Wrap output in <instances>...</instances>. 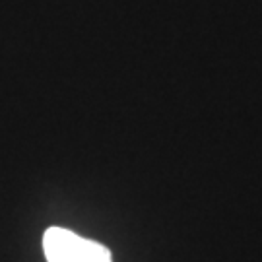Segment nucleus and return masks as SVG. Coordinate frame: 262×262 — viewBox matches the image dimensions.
Masks as SVG:
<instances>
[{"instance_id":"f257e3e1","label":"nucleus","mask_w":262,"mask_h":262,"mask_svg":"<svg viewBox=\"0 0 262 262\" xmlns=\"http://www.w3.org/2000/svg\"><path fill=\"white\" fill-rule=\"evenodd\" d=\"M47 262H113L103 245L84 239L62 227H51L43 237Z\"/></svg>"}]
</instances>
